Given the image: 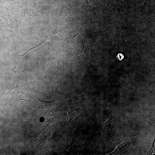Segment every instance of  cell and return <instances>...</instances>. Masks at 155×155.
<instances>
[{
  "instance_id": "6",
  "label": "cell",
  "mask_w": 155,
  "mask_h": 155,
  "mask_svg": "<svg viewBox=\"0 0 155 155\" xmlns=\"http://www.w3.org/2000/svg\"><path fill=\"white\" fill-rule=\"evenodd\" d=\"M154 3L155 0H146L144 4L143 5L140 7L139 8V11H140L142 10H143L145 6H147V5H148L149 4L148 3Z\"/></svg>"
},
{
  "instance_id": "5",
  "label": "cell",
  "mask_w": 155,
  "mask_h": 155,
  "mask_svg": "<svg viewBox=\"0 0 155 155\" xmlns=\"http://www.w3.org/2000/svg\"><path fill=\"white\" fill-rule=\"evenodd\" d=\"M53 99L49 102H47L39 99L37 98L36 100L37 110L39 112L48 111L52 108L53 104Z\"/></svg>"
},
{
  "instance_id": "7",
  "label": "cell",
  "mask_w": 155,
  "mask_h": 155,
  "mask_svg": "<svg viewBox=\"0 0 155 155\" xmlns=\"http://www.w3.org/2000/svg\"><path fill=\"white\" fill-rule=\"evenodd\" d=\"M124 55L121 53H119L117 56V58L119 60H121L124 58Z\"/></svg>"
},
{
  "instance_id": "8",
  "label": "cell",
  "mask_w": 155,
  "mask_h": 155,
  "mask_svg": "<svg viewBox=\"0 0 155 155\" xmlns=\"http://www.w3.org/2000/svg\"><path fill=\"white\" fill-rule=\"evenodd\" d=\"M88 0H86V3H87L88 7L90 8V9L91 10V11H92V12L93 13V11H92V9H91V8L90 6L89 5V3H88ZM95 0V1H96L97 2H99V1H98V0Z\"/></svg>"
},
{
  "instance_id": "2",
  "label": "cell",
  "mask_w": 155,
  "mask_h": 155,
  "mask_svg": "<svg viewBox=\"0 0 155 155\" xmlns=\"http://www.w3.org/2000/svg\"><path fill=\"white\" fill-rule=\"evenodd\" d=\"M80 102H75L70 98L69 100L65 101L64 103L59 106L61 111H65L67 113L68 117L67 120H69V122L78 114Z\"/></svg>"
},
{
  "instance_id": "1",
  "label": "cell",
  "mask_w": 155,
  "mask_h": 155,
  "mask_svg": "<svg viewBox=\"0 0 155 155\" xmlns=\"http://www.w3.org/2000/svg\"><path fill=\"white\" fill-rule=\"evenodd\" d=\"M14 81L13 87L7 93H12L18 97L20 100H23L26 102L28 92L26 87L24 78L20 76L13 78Z\"/></svg>"
},
{
  "instance_id": "3",
  "label": "cell",
  "mask_w": 155,
  "mask_h": 155,
  "mask_svg": "<svg viewBox=\"0 0 155 155\" xmlns=\"http://www.w3.org/2000/svg\"><path fill=\"white\" fill-rule=\"evenodd\" d=\"M81 28L74 30L69 33L64 41V45L66 50L71 57L74 56L75 47V38L80 32Z\"/></svg>"
},
{
  "instance_id": "4",
  "label": "cell",
  "mask_w": 155,
  "mask_h": 155,
  "mask_svg": "<svg viewBox=\"0 0 155 155\" xmlns=\"http://www.w3.org/2000/svg\"><path fill=\"white\" fill-rule=\"evenodd\" d=\"M115 19L117 24V28L118 38L120 40H123L131 35V30L129 27V22H128L126 25H123L121 24L116 18Z\"/></svg>"
}]
</instances>
